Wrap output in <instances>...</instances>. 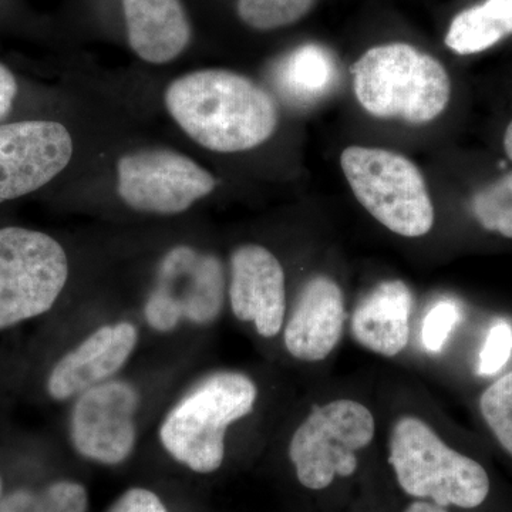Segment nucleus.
Listing matches in <instances>:
<instances>
[{
  "instance_id": "obj_23",
  "label": "nucleus",
  "mask_w": 512,
  "mask_h": 512,
  "mask_svg": "<svg viewBox=\"0 0 512 512\" xmlns=\"http://www.w3.org/2000/svg\"><path fill=\"white\" fill-rule=\"evenodd\" d=\"M461 320V309L456 302L441 301L436 303L424 318L421 328V342L430 353H439Z\"/></svg>"
},
{
  "instance_id": "obj_4",
  "label": "nucleus",
  "mask_w": 512,
  "mask_h": 512,
  "mask_svg": "<svg viewBox=\"0 0 512 512\" xmlns=\"http://www.w3.org/2000/svg\"><path fill=\"white\" fill-rule=\"evenodd\" d=\"M389 450L397 483L410 497L471 510L480 507L490 493L484 467L448 447L417 417H400L394 423Z\"/></svg>"
},
{
  "instance_id": "obj_22",
  "label": "nucleus",
  "mask_w": 512,
  "mask_h": 512,
  "mask_svg": "<svg viewBox=\"0 0 512 512\" xmlns=\"http://www.w3.org/2000/svg\"><path fill=\"white\" fill-rule=\"evenodd\" d=\"M480 409L498 443L512 456V372L485 390Z\"/></svg>"
},
{
  "instance_id": "obj_24",
  "label": "nucleus",
  "mask_w": 512,
  "mask_h": 512,
  "mask_svg": "<svg viewBox=\"0 0 512 512\" xmlns=\"http://www.w3.org/2000/svg\"><path fill=\"white\" fill-rule=\"evenodd\" d=\"M512 355V326L505 320H498L488 330L478 362L481 376H494L507 365Z\"/></svg>"
},
{
  "instance_id": "obj_25",
  "label": "nucleus",
  "mask_w": 512,
  "mask_h": 512,
  "mask_svg": "<svg viewBox=\"0 0 512 512\" xmlns=\"http://www.w3.org/2000/svg\"><path fill=\"white\" fill-rule=\"evenodd\" d=\"M107 512H168L161 498L147 488H130Z\"/></svg>"
},
{
  "instance_id": "obj_9",
  "label": "nucleus",
  "mask_w": 512,
  "mask_h": 512,
  "mask_svg": "<svg viewBox=\"0 0 512 512\" xmlns=\"http://www.w3.org/2000/svg\"><path fill=\"white\" fill-rule=\"evenodd\" d=\"M140 396L130 383L109 380L79 394L70 417L74 450L106 466L124 463L137 441Z\"/></svg>"
},
{
  "instance_id": "obj_13",
  "label": "nucleus",
  "mask_w": 512,
  "mask_h": 512,
  "mask_svg": "<svg viewBox=\"0 0 512 512\" xmlns=\"http://www.w3.org/2000/svg\"><path fill=\"white\" fill-rule=\"evenodd\" d=\"M156 291L173 299L183 318L204 325L217 318L224 305V266L215 255L175 247L161 261Z\"/></svg>"
},
{
  "instance_id": "obj_16",
  "label": "nucleus",
  "mask_w": 512,
  "mask_h": 512,
  "mask_svg": "<svg viewBox=\"0 0 512 512\" xmlns=\"http://www.w3.org/2000/svg\"><path fill=\"white\" fill-rule=\"evenodd\" d=\"M413 295L402 281H384L375 286L353 312L352 336L359 345L386 357L399 355L410 335Z\"/></svg>"
},
{
  "instance_id": "obj_17",
  "label": "nucleus",
  "mask_w": 512,
  "mask_h": 512,
  "mask_svg": "<svg viewBox=\"0 0 512 512\" xmlns=\"http://www.w3.org/2000/svg\"><path fill=\"white\" fill-rule=\"evenodd\" d=\"M512 35V0H485L458 13L446 36L448 49L476 55Z\"/></svg>"
},
{
  "instance_id": "obj_28",
  "label": "nucleus",
  "mask_w": 512,
  "mask_h": 512,
  "mask_svg": "<svg viewBox=\"0 0 512 512\" xmlns=\"http://www.w3.org/2000/svg\"><path fill=\"white\" fill-rule=\"evenodd\" d=\"M504 150L507 157L512 161V121L508 124L504 134Z\"/></svg>"
},
{
  "instance_id": "obj_1",
  "label": "nucleus",
  "mask_w": 512,
  "mask_h": 512,
  "mask_svg": "<svg viewBox=\"0 0 512 512\" xmlns=\"http://www.w3.org/2000/svg\"><path fill=\"white\" fill-rule=\"evenodd\" d=\"M164 106L185 136L212 153L254 150L279 124L274 97L244 74L225 69L178 76L165 89Z\"/></svg>"
},
{
  "instance_id": "obj_26",
  "label": "nucleus",
  "mask_w": 512,
  "mask_h": 512,
  "mask_svg": "<svg viewBox=\"0 0 512 512\" xmlns=\"http://www.w3.org/2000/svg\"><path fill=\"white\" fill-rule=\"evenodd\" d=\"M19 86L15 74L5 64L0 63V123L9 116L13 109Z\"/></svg>"
},
{
  "instance_id": "obj_8",
  "label": "nucleus",
  "mask_w": 512,
  "mask_h": 512,
  "mask_svg": "<svg viewBox=\"0 0 512 512\" xmlns=\"http://www.w3.org/2000/svg\"><path fill=\"white\" fill-rule=\"evenodd\" d=\"M215 188L217 178L207 168L173 148H136L117 163V194L143 214H183Z\"/></svg>"
},
{
  "instance_id": "obj_11",
  "label": "nucleus",
  "mask_w": 512,
  "mask_h": 512,
  "mask_svg": "<svg viewBox=\"0 0 512 512\" xmlns=\"http://www.w3.org/2000/svg\"><path fill=\"white\" fill-rule=\"evenodd\" d=\"M229 302L235 318L252 322L262 338L281 332L286 311L285 271L262 245H241L231 255Z\"/></svg>"
},
{
  "instance_id": "obj_15",
  "label": "nucleus",
  "mask_w": 512,
  "mask_h": 512,
  "mask_svg": "<svg viewBox=\"0 0 512 512\" xmlns=\"http://www.w3.org/2000/svg\"><path fill=\"white\" fill-rule=\"evenodd\" d=\"M128 45L148 64H167L190 46V18L181 0H121Z\"/></svg>"
},
{
  "instance_id": "obj_5",
  "label": "nucleus",
  "mask_w": 512,
  "mask_h": 512,
  "mask_svg": "<svg viewBox=\"0 0 512 512\" xmlns=\"http://www.w3.org/2000/svg\"><path fill=\"white\" fill-rule=\"evenodd\" d=\"M357 201L383 227L407 238L423 237L434 225V207L423 174L402 154L352 146L340 156Z\"/></svg>"
},
{
  "instance_id": "obj_14",
  "label": "nucleus",
  "mask_w": 512,
  "mask_h": 512,
  "mask_svg": "<svg viewBox=\"0 0 512 512\" xmlns=\"http://www.w3.org/2000/svg\"><path fill=\"white\" fill-rule=\"evenodd\" d=\"M345 325L342 289L325 275L303 286L285 328V346L295 359L320 362L338 346Z\"/></svg>"
},
{
  "instance_id": "obj_27",
  "label": "nucleus",
  "mask_w": 512,
  "mask_h": 512,
  "mask_svg": "<svg viewBox=\"0 0 512 512\" xmlns=\"http://www.w3.org/2000/svg\"><path fill=\"white\" fill-rule=\"evenodd\" d=\"M404 512H448L446 507L439 504L429 503V501H414L406 508Z\"/></svg>"
},
{
  "instance_id": "obj_12",
  "label": "nucleus",
  "mask_w": 512,
  "mask_h": 512,
  "mask_svg": "<svg viewBox=\"0 0 512 512\" xmlns=\"http://www.w3.org/2000/svg\"><path fill=\"white\" fill-rule=\"evenodd\" d=\"M133 323L104 325L56 363L47 379V393L56 402L73 399L113 380L137 348Z\"/></svg>"
},
{
  "instance_id": "obj_10",
  "label": "nucleus",
  "mask_w": 512,
  "mask_h": 512,
  "mask_svg": "<svg viewBox=\"0 0 512 512\" xmlns=\"http://www.w3.org/2000/svg\"><path fill=\"white\" fill-rule=\"evenodd\" d=\"M73 153L72 134L57 121L0 124V204L45 187L66 170Z\"/></svg>"
},
{
  "instance_id": "obj_21",
  "label": "nucleus",
  "mask_w": 512,
  "mask_h": 512,
  "mask_svg": "<svg viewBox=\"0 0 512 512\" xmlns=\"http://www.w3.org/2000/svg\"><path fill=\"white\" fill-rule=\"evenodd\" d=\"M315 0H239L238 15L256 30H275L299 22Z\"/></svg>"
},
{
  "instance_id": "obj_7",
  "label": "nucleus",
  "mask_w": 512,
  "mask_h": 512,
  "mask_svg": "<svg viewBox=\"0 0 512 512\" xmlns=\"http://www.w3.org/2000/svg\"><path fill=\"white\" fill-rule=\"evenodd\" d=\"M375 431L372 412L355 400L315 407L289 444L299 483L309 490H325L336 477L353 476L356 453L372 443Z\"/></svg>"
},
{
  "instance_id": "obj_20",
  "label": "nucleus",
  "mask_w": 512,
  "mask_h": 512,
  "mask_svg": "<svg viewBox=\"0 0 512 512\" xmlns=\"http://www.w3.org/2000/svg\"><path fill=\"white\" fill-rule=\"evenodd\" d=\"M471 211L481 227L512 239V171L481 188Z\"/></svg>"
},
{
  "instance_id": "obj_2",
  "label": "nucleus",
  "mask_w": 512,
  "mask_h": 512,
  "mask_svg": "<svg viewBox=\"0 0 512 512\" xmlns=\"http://www.w3.org/2000/svg\"><path fill=\"white\" fill-rule=\"evenodd\" d=\"M350 72L357 101L377 119L426 124L440 117L450 103L446 67L407 43L367 50Z\"/></svg>"
},
{
  "instance_id": "obj_3",
  "label": "nucleus",
  "mask_w": 512,
  "mask_h": 512,
  "mask_svg": "<svg viewBox=\"0 0 512 512\" xmlns=\"http://www.w3.org/2000/svg\"><path fill=\"white\" fill-rule=\"evenodd\" d=\"M258 389L244 373L205 377L168 412L160 440L174 460L200 474L224 463L228 427L254 410Z\"/></svg>"
},
{
  "instance_id": "obj_6",
  "label": "nucleus",
  "mask_w": 512,
  "mask_h": 512,
  "mask_svg": "<svg viewBox=\"0 0 512 512\" xmlns=\"http://www.w3.org/2000/svg\"><path fill=\"white\" fill-rule=\"evenodd\" d=\"M69 272V258L57 239L35 229L0 228V330L49 312Z\"/></svg>"
},
{
  "instance_id": "obj_29",
  "label": "nucleus",
  "mask_w": 512,
  "mask_h": 512,
  "mask_svg": "<svg viewBox=\"0 0 512 512\" xmlns=\"http://www.w3.org/2000/svg\"><path fill=\"white\" fill-rule=\"evenodd\" d=\"M0 491H2V483H0Z\"/></svg>"
},
{
  "instance_id": "obj_18",
  "label": "nucleus",
  "mask_w": 512,
  "mask_h": 512,
  "mask_svg": "<svg viewBox=\"0 0 512 512\" xmlns=\"http://www.w3.org/2000/svg\"><path fill=\"white\" fill-rule=\"evenodd\" d=\"M335 82L333 57L328 50L316 45L293 50L276 70V83L293 103H315L330 92Z\"/></svg>"
},
{
  "instance_id": "obj_19",
  "label": "nucleus",
  "mask_w": 512,
  "mask_h": 512,
  "mask_svg": "<svg viewBox=\"0 0 512 512\" xmlns=\"http://www.w3.org/2000/svg\"><path fill=\"white\" fill-rule=\"evenodd\" d=\"M89 495L82 484L57 481L40 491L20 490L0 501V512H86Z\"/></svg>"
}]
</instances>
